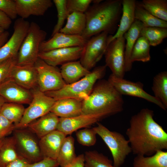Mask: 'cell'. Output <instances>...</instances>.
Wrapping results in <instances>:
<instances>
[{"label":"cell","instance_id":"6da1fadb","mask_svg":"<svg viewBox=\"0 0 167 167\" xmlns=\"http://www.w3.org/2000/svg\"><path fill=\"white\" fill-rule=\"evenodd\" d=\"M154 111L147 108L132 116L126 131L132 152L149 156L167 149V133L154 119Z\"/></svg>","mask_w":167,"mask_h":167},{"label":"cell","instance_id":"7a4b0ae2","mask_svg":"<svg viewBox=\"0 0 167 167\" xmlns=\"http://www.w3.org/2000/svg\"><path fill=\"white\" fill-rule=\"evenodd\" d=\"M122 0H103L93 4L84 13L86 23L82 36L88 40L102 32L114 35L118 29L122 11Z\"/></svg>","mask_w":167,"mask_h":167},{"label":"cell","instance_id":"3957f363","mask_svg":"<svg viewBox=\"0 0 167 167\" xmlns=\"http://www.w3.org/2000/svg\"><path fill=\"white\" fill-rule=\"evenodd\" d=\"M124 104L122 95L109 82L100 79L89 96L82 101V114H100L107 117L121 112Z\"/></svg>","mask_w":167,"mask_h":167},{"label":"cell","instance_id":"277c9868","mask_svg":"<svg viewBox=\"0 0 167 167\" xmlns=\"http://www.w3.org/2000/svg\"><path fill=\"white\" fill-rule=\"evenodd\" d=\"M106 67L105 65L96 67L79 80L71 84H66L58 90L45 93L55 101L71 98L83 101L91 93L96 82L104 76Z\"/></svg>","mask_w":167,"mask_h":167},{"label":"cell","instance_id":"5b68a950","mask_svg":"<svg viewBox=\"0 0 167 167\" xmlns=\"http://www.w3.org/2000/svg\"><path fill=\"white\" fill-rule=\"evenodd\" d=\"M97 123V126L92 128L109 149L113 166L121 167L127 156L132 152L128 140L120 133L110 131L100 123Z\"/></svg>","mask_w":167,"mask_h":167},{"label":"cell","instance_id":"8992f818","mask_svg":"<svg viewBox=\"0 0 167 167\" xmlns=\"http://www.w3.org/2000/svg\"><path fill=\"white\" fill-rule=\"evenodd\" d=\"M47 33L35 22L30 23L26 35L19 51L17 65H34L38 58L40 48Z\"/></svg>","mask_w":167,"mask_h":167},{"label":"cell","instance_id":"52a82bcc","mask_svg":"<svg viewBox=\"0 0 167 167\" xmlns=\"http://www.w3.org/2000/svg\"><path fill=\"white\" fill-rule=\"evenodd\" d=\"M31 91L32 100L29 106L25 109L20 122L15 125V129L26 128L28 125L33 121L50 112L55 101L54 98L40 91L38 87Z\"/></svg>","mask_w":167,"mask_h":167},{"label":"cell","instance_id":"ba28073f","mask_svg":"<svg viewBox=\"0 0 167 167\" xmlns=\"http://www.w3.org/2000/svg\"><path fill=\"white\" fill-rule=\"evenodd\" d=\"M25 128L15 129L13 132L17 153L30 163L38 162L43 159L39 140L35 134Z\"/></svg>","mask_w":167,"mask_h":167},{"label":"cell","instance_id":"9c48e42d","mask_svg":"<svg viewBox=\"0 0 167 167\" xmlns=\"http://www.w3.org/2000/svg\"><path fill=\"white\" fill-rule=\"evenodd\" d=\"M109 36L106 32H102L87 40L79 61L88 71L95 67L105 54L109 45Z\"/></svg>","mask_w":167,"mask_h":167},{"label":"cell","instance_id":"30bf717a","mask_svg":"<svg viewBox=\"0 0 167 167\" xmlns=\"http://www.w3.org/2000/svg\"><path fill=\"white\" fill-rule=\"evenodd\" d=\"M37 72L38 88L43 92L61 89L66 84L60 70L50 65L38 58L34 65Z\"/></svg>","mask_w":167,"mask_h":167},{"label":"cell","instance_id":"8fae6325","mask_svg":"<svg viewBox=\"0 0 167 167\" xmlns=\"http://www.w3.org/2000/svg\"><path fill=\"white\" fill-rule=\"evenodd\" d=\"M125 39L124 36L115 38L109 44L105 53V65L115 76L124 78L125 71Z\"/></svg>","mask_w":167,"mask_h":167},{"label":"cell","instance_id":"7c38bea8","mask_svg":"<svg viewBox=\"0 0 167 167\" xmlns=\"http://www.w3.org/2000/svg\"><path fill=\"white\" fill-rule=\"evenodd\" d=\"M108 80L122 95H128L142 98L155 104L165 110H166L159 100L144 90L143 84L140 82H133L124 78L117 77L112 74L109 76Z\"/></svg>","mask_w":167,"mask_h":167},{"label":"cell","instance_id":"4fadbf2b","mask_svg":"<svg viewBox=\"0 0 167 167\" xmlns=\"http://www.w3.org/2000/svg\"><path fill=\"white\" fill-rule=\"evenodd\" d=\"M30 24L28 21L20 18L15 20L14 26V31L11 36L0 47V62L17 56Z\"/></svg>","mask_w":167,"mask_h":167},{"label":"cell","instance_id":"5bb4252c","mask_svg":"<svg viewBox=\"0 0 167 167\" xmlns=\"http://www.w3.org/2000/svg\"><path fill=\"white\" fill-rule=\"evenodd\" d=\"M83 47H73L40 52L38 58L54 66L80 59Z\"/></svg>","mask_w":167,"mask_h":167},{"label":"cell","instance_id":"9a60e30c","mask_svg":"<svg viewBox=\"0 0 167 167\" xmlns=\"http://www.w3.org/2000/svg\"><path fill=\"white\" fill-rule=\"evenodd\" d=\"M107 118L100 114H81L69 118H60L57 130L66 136L78 129L89 126Z\"/></svg>","mask_w":167,"mask_h":167},{"label":"cell","instance_id":"2e32d148","mask_svg":"<svg viewBox=\"0 0 167 167\" xmlns=\"http://www.w3.org/2000/svg\"><path fill=\"white\" fill-rule=\"evenodd\" d=\"M49 40L43 41L40 52L73 47H84L88 40L82 36L66 34L60 32L56 33Z\"/></svg>","mask_w":167,"mask_h":167},{"label":"cell","instance_id":"e0dca14e","mask_svg":"<svg viewBox=\"0 0 167 167\" xmlns=\"http://www.w3.org/2000/svg\"><path fill=\"white\" fill-rule=\"evenodd\" d=\"M0 96L6 102L21 104H29L32 99L31 91L9 79L0 84Z\"/></svg>","mask_w":167,"mask_h":167},{"label":"cell","instance_id":"ac0fdd59","mask_svg":"<svg viewBox=\"0 0 167 167\" xmlns=\"http://www.w3.org/2000/svg\"><path fill=\"white\" fill-rule=\"evenodd\" d=\"M10 79L30 91L38 87L37 72L34 65L16 64L12 69Z\"/></svg>","mask_w":167,"mask_h":167},{"label":"cell","instance_id":"d6986e66","mask_svg":"<svg viewBox=\"0 0 167 167\" xmlns=\"http://www.w3.org/2000/svg\"><path fill=\"white\" fill-rule=\"evenodd\" d=\"M17 15L24 19L31 15L42 16L53 5L51 0H15Z\"/></svg>","mask_w":167,"mask_h":167},{"label":"cell","instance_id":"ffe728a7","mask_svg":"<svg viewBox=\"0 0 167 167\" xmlns=\"http://www.w3.org/2000/svg\"><path fill=\"white\" fill-rule=\"evenodd\" d=\"M66 135L56 130L39 140V146L43 159L56 160L62 143Z\"/></svg>","mask_w":167,"mask_h":167},{"label":"cell","instance_id":"44dd1931","mask_svg":"<svg viewBox=\"0 0 167 167\" xmlns=\"http://www.w3.org/2000/svg\"><path fill=\"white\" fill-rule=\"evenodd\" d=\"M82 101L66 98L55 101L50 112L58 117L69 118L82 114Z\"/></svg>","mask_w":167,"mask_h":167},{"label":"cell","instance_id":"7402d4cb","mask_svg":"<svg viewBox=\"0 0 167 167\" xmlns=\"http://www.w3.org/2000/svg\"><path fill=\"white\" fill-rule=\"evenodd\" d=\"M59 120L58 116L50 112L39 118L36 121L29 124L26 128L40 139L57 130Z\"/></svg>","mask_w":167,"mask_h":167},{"label":"cell","instance_id":"603a6c76","mask_svg":"<svg viewBox=\"0 0 167 167\" xmlns=\"http://www.w3.org/2000/svg\"><path fill=\"white\" fill-rule=\"evenodd\" d=\"M136 1L122 0V11L118 28L114 34L110 35L109 44L113 39L123 36L134 22Z\"/></svg>","mask_w":167,"mask_h":167},{"label":"cell","instance_id":"cb8c5ba5","mask_svg":"<svg viewBox=\"0 0 167 167\" xmlns=\"http://www.w3.org/2000/svg\"><path fill=\"white\" fill-rule=\"evenodd\" d=\"M62 77L66 84L74 83L90 73L80 61L69 62L62 65L60 70Z\"/></svg>","mask_w":167,"mask_h":167},{"label":"cell","instance_id":"d4e9b609","mask_svg":"<svg viewBox=\"0 0 167 167\" xmlns=\"http://www.w3.org/2000/svg\"><path fill=\"white\" fill-rule=\"evenodd\" d=\"M143 27V24L141 22L135 19L131 27L123 35L125 40H126L125 50L126 72L130 71L132 68V63L130 61L131 53Z\"/></svg>","mask_w":167,"mask_h":167},{"label":"cell","instance_id":"484cf974","mask_svg":"<svg viewBox=\"0 0 167 167\" xmlns=\"http://www.w3.org/2000/svg\"><path fill=\"white\" fill-rule=\"evenodd\" d=\"M66 19V24L59 32L69 35L82 36L86 26L85 13L73 12L68 15Z\"/></svg>","mask_w":167,"mask_h":167},{"label":"cell","instance_id":"4316f807","mask_svg":"<svg viewBox=\"0 0 167 167\" xmlns=\"http://www.w3.org/2000/svg\"><path fill=\"white\" fill-rule=\"evenodd\" d=\"M133 167H167V151L160 150L152 155H136Z\"/></svg>","mask_w":167,"mask_h":167},{"label":"cell","instance_id":"83f0119b","mask_svg":"<svg viewBox=\"0 0 167 167\" xmlns=\"http://www.w3.org/2000/svg\"><path fill=\"white\" fill-rule=\"evenodd\" d=\"M19 156L14 137L12 136L3 138L0 144V167H6Z\"/></svg>","mask_w":167,"mask_h":167},{"label":"cell","instance_id":"f1b7e54d","mask_svg":"<svg viewBox=\"0 0 167 167\" xmlns=\"http://www.w3.org/2000/svg\"><path fill=\"white\" fill-rule=\"evenodd\" d=\"M74 144V139L71 136H66L63 140L56 160L61 167H65L76 158Z\"/></svg>","mask_w":167,"mask_h":167},{"label":"cell","instance_id":"f546056e","mask_svg":"<svg viewBox=\"0 0 167 167\" xmlns=\"http://www.w3.org/2000/svg\"><path fill=\"white\" fill-rule=\"evenodd\" d=\"M135 19L140 22L143 27H158L167 28V21L155 17L145 9L140 3L136 1Z\"/></svg>","mask_w":167,"mask_h":167},{"label":"cell","instance_id":"4dcf8cb0","mask_svg":"<svg viewBox=\"0 0 167 167\" xmlns=\"http://www.w3.org/2000/svg\"><path fill=\"white\" fill-rule=\"evenodd\" d=\"M154 96L167 109V72L159 73L153 78L152 87Z\"/></svg>","mask_w":167,"mask_h":167},{"label":"cell","instance_id":"1f68e13d","mask_svg":"<svg viewBox=\"0 0 167 167\" xmlns=\"http://www.w3.org/2000/svg\"><path fill=\"white\" fill-rule=\"evenodd\" d=\"M150 45L148 40L144 37L139 36L136 41L132 49L130 57V62L135 61L146 62L151 59L150 54Z\"/></svg>","mask_w":167,"mask_h":167},{"label":"cell","instance_id":"d6a6232c","mask_svg":"<svg viewBox=\"0 0 167 167\" xmlns=\"http://www.w3.org/2000/svg\"><path fill=\"white\" fill-rule=\"evenodd\" d=\"M25 109L22 104L6 102L2 106L0 113L16 125L21 121Z\"/></svg>","mask_w":167,"mask_h":167},{"label":"cell","instance_id":"836d02e7","mask_svg":"<svg viewBox=\"0 0 167 167\" xmlns=\"http://www.w3.org/2000/svg\"><path fill=\"white\" fill-rule=\"evenodd\" d=\"M140 4L155 17L167 21V0H143Z\"/></svg>","mask_w":167,"mask_h":167},{"label":"cell","instance_id":"e575fe53","mask_svg":"<svg viewBox=\"0 0 167 167\" xmlns=\"http://www.w3.org/2000/svg\"><path fill=\"white\" fill-rule=\"evenodd\" d=\"M139 36L145 38L150 46H156L160 44L167 37V28L158 27H143Z\"/></svg>","mask_w":167,"mask_h":167},{"label":"cell","instance_id":"d590c367","mask_svg":"<svg viewBox=\"0 0 167 167\" xmlns=\"http://www.w3.org/2000/svg\"><path fill=\"white\" fill-rule=\"evenodd\" d=\"M84 154L85 167H114L107 156L96 151H89Z\"/></svg>","mask_w":167,"mask_h":167},{"label":"cell","instance_id":"8d00e7d4","mask_svg":"<svg viewBox=\"0 0 167 167\" xmlns=\"http://www.w3.org/2000/svg\"><path fill=\"white\" fill-rule=\"evenodd\" d=\"M53 2L57 10L58 20L51 36L59 32L68 15L66 7L67 0H53Z\"/></svg>","mask_w":167,"mask_h":167},{"label":"cell","instance_id":"74e56055","mask_svg":"<svg viewBox=\"0 0 167 167\" xmlns=\"http://www.w3.org/2000/svg\"><path fill=\"white\" fill-rule=\"evenodd\" d=\"M96 135L92 128H86L76 132L78 142L82 145L87 146H92L96 143Z\"/></svg>","mask_w":167,"mask_h":167},{"label":"cell","instance_id":"f35d334b","mask_svg":"<svg viewBox=\"0 0 167 167\" xmlns=\"http://www.w3.org/2000/svg\"><path fill=\"white\" fill-rule=\"evenodd\" d=\"M17 57L0 62V84L10 79L12 69L17 63Z\"/></svg>","mask_w":167,"mask_h":167},{"label":"cell","instance_id":"ab89813d","mask_svg":"<svg viewBox=\"0 0 167 167\" xmlns=\"http://www.w3.org/2000/svg\"><path fill=\"white\" fill-rule=\"evenodd\" d=\"M92 0H67L66 7L68 15L73 12L85 13L92 2Z\"/></svg>","mask_w":167,"mask_h":167},{"label":"cell","instance_id":"60d3db41","mask_svg":"<svg viewBox=\"0 0 167 167\" xmlns=\"http://www.w3.org/2000/svg\"><path fill=\"white\" fill-rule=\"evenodd\" d=\"M0 11L11 20L16 19L17 15L15 0H0Z\"/></svg>","mask_w":167,"mask_h":167},{"label":"cell","instance_id":"b9f144b4","mask_svg":"<svg viewBox=\"0 0 167 167\" xmlns=\"http://www.w3.org/2000/svg\"><path fill=\"white\" fill-rule=\"evenodd\" d=\"M15 129L14 124L0 113V139L6 137Z\"/></svg>","mask_w":167,"mask_h":167},{"label":"cell","instance_id":"7bdbcfd3","mask_svg":"<svg viewBox=\"0 0 167 167\" xmlns=\"http://www.w3.org/2000/svg\"><path fill=\"white\" fill-rule=\"evenodd\" d=\"M59 165L54 160L45 158L34 163L30 164L26 167H58Z\"/></svg>","mask_w":167,"mask_h":167},{"label":"cell","instance_id":"ee69618b","mask_svg":"<svg viewBox=\"0 0 167 167\" xmlns=\"http://www.w3.org/2000/svg\"><path fill=\"white\" fill-rule=\"evenodd\" d=\"M30 164L31 163L26 159L19 156L9 163L6 167H26Z\"/></svg>","mask_w":167,"mask_h":167},{"label":"cell","instance_id":"f6af8a7d","mask_svg":"<svg viewBox=\"0 0 167 167\" xmlns=\"http://www.w3.org/2000/svg\"><path fill=\"white\" fill-rule=\"evenodd\" d=\"M11 23V19L5 14L0 11V26L6 30L9 28Z\"/></svg>","mask_w":167,"mask_h":167},{"label":"cell","instance_id":"bcb514c9","mask_svg":"<svg viewBox=\"0 0 167 167\" xmlns=\"http://www.w3.org/2000/svg\"><path fill=\"white\" fill-rule=\"evenodd\" d=\"M85 160L84 154H81L77 156L71 163L65 167H85Z\"/></svg>","mask_w":167,"mask_h":167},{"label":"cell","instance_id":"7dc6e473","mask_svg":"<svg viewBox=\"0 0 167 167\" xmlns=\"http://www.w3.org/2000/svg\"><path fill=\"white\" fill-rule=\"evenodd\" d=\"M9 32L6 30L0 34V47L2 46L9 39Z\"/></svg>","mask_w":167,"mask_h":167},{"label":"cell","instance_id":"c3c4849f","mask_svg":"<svg viewBox=\"0 0 167 167\" xmlns=\"http://www.w3.org/2000/svg\"><path fill=\"white\" fill-rule=\"evenodd\" d=\"M6 102V101L4 98L0 96V111L2 106Z\"/></svg>","mask_w":167,"mask_h":167},{"label":"cell","instance_id":"681fc988","mask_svg":"<svg viewBox=\"0 0 167 167\" xmlns=\"http://www.w3.org/2000/svg\"><path fill=\"white\" fill-rule=\"evenodd\" d=\"M6 30L0 26V34L4 32Z\"/></svg>","mask_w":167,"mask_h":167},{"label":"cell","instance_id":"f907efd6","mask_svg":"<svg viewBox=\"0 0 167 167\" xmlns=\"http://www.w3.org/2000/svg\"><path fill=\"white\" fill-rule=\"evenodd\" d=\"M2 139H0V144L2 142Z\"/></svg>","mask_w":167,"mask_h":167}]
</instances>
